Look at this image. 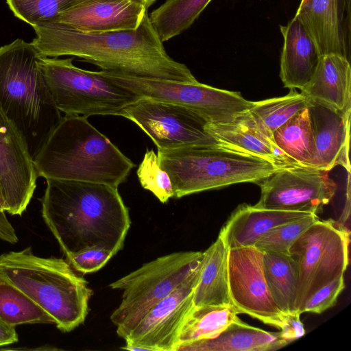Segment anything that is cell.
<instances>
[{
  "instance_id": "cell-7",
  "label": "cell",
  "mask_w": 351,
  "mask_h": 351,
  "mask_svg": "<svg viewBox=\"0 0 351 351\" xmlns=\"http://www.w3.org/2000/svg\"><path fill=\"white\" fill-rule=\"evenodd\" d=\"M73 58L40 57V67L54 104L65 115H122L141 97L104 76L82 69Z\"/></svg>"
},
{
  "instance_id": "cell-10",
  "label": "cell",
  "mask_w": 351,
  "mask_h": 351,
  "mask_svg": "<svg viewBox=\"0 0 351 351\" xmlns=\"http://www.w3.org/2000/svg\"><path fill=\"white\" fill-rule=\"evenodd\" d=\"M349 229L332 219L317 220L293 243L289 254L299 267L296 311L319 289L344 274L349 263Z\"/></svg>"
},
{
  "instance_id": "cell-4",
  "label": "cell",
  "mask_w": 351,
  "mask_h": 351,
  "mask_svg": "<svg viewBox=\"0 0 351 351\" xmlns=\"http://www.w3.org/2000/svg\"><path fill=\"white\" fill-rule=\"evenodd\" d=\"M0 279L45 310L63 332L86 319L93 291L66 260L36 256L30 247L5 252L0 255Z\"/></svg>"
},
{
  "instance_id": "cell-1",
  "label": "cell",
  "mask_w": 351,
  "mask_h": 351,
  "mask_svg": "<svg viewBox=\"0 0 351 351\" xmlns=\"http://www.w3.org/2000/svg\"><path fill=\"white\" fill-rule=\"evenodd\" d=\"M32 27L36 37L32 43L41 57L71 56L103 71L186 82L197 81L186 64L169 56L148 12L134 29L86 33L56 21Z\"/></svg>"
},
{
  "instance_id": "cell-21",
  "label": "cell",
  "mask_w": 351,
  "mask_h": 351,
  "mask_svg": "<svg viewBox=\"0 0 351 351\" xmlns=\"http://www.w3.org/2000/svg\"><path fill=\"white\" fill-rule=\"evenodd\" d=\"M310 214L313 213L261 208L244 204L232 213L219 236L228 250L252 247L272 228Z\"/></svg>"
},
{
  "instance_id": "cell-16",
  "label": "cell",
  "mask_w": 351,
  "mask_h": 351,
  "mask_svg": "<svg viewBox=\"0 0 351 351\" xmlns=\"http://www.w3.org/2000/svg\"><path fill=\"white\" fill-rule=\"evenodd\" d=\"M321 56L335 53L350 60L351 0H301L295 15Z\"/></svg>"
},
{
  "instance_id": "cell-30",
  "label": "cell",
  "mask_w": 351,
  "mask_h": 351,
  "mask_svg": "<svg viewBox=\"0 0 351 351\" xmlns=\"http://www.w3.org/2000/svg\"><path fill=\"white\" fill-rule=\"evenodd\" d=\"M0 318L14 327L22 324H55L51 316L27 295L1 279Z\"/></svg>"
},
{
  "instance_id": "cell-29",
  "label": "cell",
  "mask_w": 351,
  "mask_h": 351,
  "mask_svg": "<svg viewBox=\"0 0 351 351\" xmlns=\"http://www.w3.org/2000/svg\"><path fill=\"white\" fill-rule=\"evenodd\" d=\"M210 1L165 0L149 18L164 43L191 27Z\"/></svg>"
},
{
  "instance_id": "cell-2",
  "label": "cell",
  "mask_w": 351,
  "mask_h": 351,
  "mask_svg": "<svg viewBox=\"0 0 351 351\" xmlns=\"http://www.w3.org/2000/svg\"><path fill=\"white\" fill-rule=\"evenodd\" d=\"M45 180L42 217L66 258L88 248L105 249L114 255L123 249L131 221L118 187Z\"/></svg>"
},
{
  "instance_id": "cell-31",
  "label": "cell",
  "mask_w": 351,
  "mask_h": 351,
  "mask_svg": "<svg viewBox=\"0 0 351 351\" xmlns=\"http://www.w3.org/2000/svg\"><path fill=\"white\" fill-rule=\"evenodd\" d=\"M319 219L316 214H310L282 223L265 233L254 247L262 252L289 254V249L296 239Z\"/></svg>"
},
{
  "instance_id": "cell-3",
  "label": "cell",
  "mask_w": 351,
  "mask_h": 351,
  "mask_svg": "<svg viewBox=\"0 0 351 351\" xmlns=\"http://www.w3.org/2000/svg\"><path fill=\"white\" fill-rule=\"evenodd\" d=\"M33 159L38 177L117 187L136 166L80 115L62 117Z\"/></svg>"
},
{
  "instance_id": "cell-36",
  "label": "cell",
  "mask_w": 351,
  "mask_h": 351,
  "mask_svg": "<svg viewBox=\"0 0 351 351\" xmlns=\"http://www.w3.org/2000/svg\"><path fill=\"white\" fill-rule=\"evenodd\" d=\"M298 312L283 313V322L280 328V335L283 339L291 342L304 336L305 330Z\"/></svg>"
},
{
  "instance_id": "cell-14",
  "label": "cell",
  "mask_w": 351,
  "mask_h": 351,
  "mask_svg": "<svg viewBox=\"0 0 351 351\" xmlns=\"http://www.w3.org/2000/svg\"><path fill=\"white\" fill-rule=\"evenodd\" d=\"M200 263L173 293L156 304L131 330L121 348L130 351H176L179 333L193 307Z\"/></svg>"
},
{
  "instance_id": "cell-5",
  "label": "cell",
  "mask_w": 351,
  "mask_h": 351,
  "mask_svg": "<svg viewBox=\"0 0 351 351\" xmlns=\"http://www.w3.org/2000/svg\"><path fill=\"white\" fill-rule=\"evenodd\" d=\"M40 57L32 43L22 39L0 47V108L33 158L62 117L43 78Z\"/></svg>"
},
{
  "instance_id": "cell-11",
  "label": "cell",
  "mask_w": 351,
  "mask_h": 351,
  "mask_svg": "<svg viewBox=\"0 0 351 351\" xmlns=\"http://www.w3.org/2000/svg\"><path fill=\"white\" fill-rule=\"evenodd\" d=\"M121 117L136 123L158 150L220 145L206 130L208 123L193 110L180 105L142 97L127 106Z\"/></svg>"
},
{
  "instance_id": "cell-24",
  "label": "cell",
  "mask_w": 351,
  "mask_h": 351,
  "mask_svg": "<svg viewBox=\"0 0 351 351\" xmlns=\"http://www.w3.org/2000/svg\"><path fill=\"white\" fill-rule=\"evenodd\" d=\"M228 248L220 236L202 252L197 282L193 291V305L231 304L228 280Z\"/></svg>"
},
{
  "instance_id": "cell-32",
  "label": "cell",
  "mask_w": 351,
  "mask_h": 351,
  "mask_svg": "<svg viewBox=\"0 0 351 351\" xmlns=\"http://www.w3.org/2000/svg\"><path fill=\"white\" fill-rule=\"evenodd\" d=\"M83 0H6L14 14L32 26L53 20Z\"/></svg>"
},
{
  "instance_id": "cell-13",
  "label": "cell",
  "mask_w": 351,
  "mask_h": 351,
  "mask_svg": "<svg viewBox=\"0 0 351 351\" xmlns=\"http://www.w3.org/2000/svg\"><path fill=\"white\" fill-rule=\"evenodd\" d=\"M263 252L254 246L230 249L228 280L231 304L239 311L280 329L283 313L267 288L263 267Z\"/></svg>"
},
{
  "instance_id": "cell-20",
  "label": "cell",
  "mask_w": 351,
  "mask_h": 351,
  "mask_svg": "<svg viewBox=\"0 0 351 351\" xmlns=\"http://www.w3.org/2000/svg\"><path fill=\"white\" fill-rule=\"evenodd\" d=\"M206 130L221 146L266 159L280 168L300 166L245 116L226 123H207Z\"/></svg>"
},
{
  "instance_id": "cell-26",
  "label": "cell",
  "mask_w": 351,
  "mask_h": 351,
  "mask_svg": "<svg viewBox=\"0 0 351 351\" xmlns=\"http://www.w3.org/2000/svg\"><path fill=\"white\" fill-rule=\"evenodd\" d=\"M238 314L232 304L193 306L182 325L176 351L184 344L217 337L231 323L240 320Z\"/></svg>"
},
{
  "instance_id": "cell-28",
  "label": "cell",
  "mask_w": 351,
  "mask_h": 351,
  "mask_svg": "<svg viewBox=\"0 0 351 351\" xmlns=\"http://www.w3.org/2000/svg\"><path fill=\"white\" fill-rule=\"evenodd\" d=\"M308 104V99L295 89L282 97L254 101L245 116L264 134L273 140V132Z\"/></svg>"
},
{
  "instance_id": "cell-27",
  "label": "cell",
  "mask_w": 351,
  "mask_h": 351,
  "mask_svg": "<svg viewBox=\"0 0 351 351\" xmlns=\"http://www.w3.org/2000/svg\"><path fill=\"white\" fill-rule=\"evenodd\" d=\"M272 138L276 145L300 166L314 168L315 145L307 108L277 128Z\"/></svg>"
},
{
  "instance_id": "cell-19",
  "label": "cell",
  "mask_w": 351,
  "mask_h": 351,
  "mask_svg": "<svg viewBox=\"0 0 351 351\" xmlns=\"http://www.w3.org/2000/svg\"><path fill=\"white\" fill-rule=\"evenodd\" d=\"M283 37L280 77L284 86L302 90L309 82L321 55L313 39L295 17L280 25Z\"/></svg>"
},
{
  "instance_id": "cell-17",
  "label": "cell",
  "mask_w": 351,
  "mask_h": 351,
  "mask_svg": "<svg viewBox=\"0 0 351 351\" xmlns=\"http://www.w3.org/2000/svg\"><path fill=\"white\" fill-rule=\"evenodd\" d=\"M147 12L136 0H83L52 21L80 32L100 33L136 29Z\"/></svg>"
},
{
  "instance_id": "cell-37",
  "label": "cell",
  "mask_w": 351,
  "mask_h": 351,
  "mask_svg": "<svg viewBox=\"0 0 351 351\" xmlns=\"http://www.w3.org/2000/svg\"><path fill=\"white\" fill-rule=\"evenodd\" d=\"M0 239L12 244L17 243L19 240L14 228L5 215V212L1 210Z\"/></svg>"
},
{
  "instance_id": "cell-40",
  "label": "cell",
  "mask_w": 351,
  "mask_h": 351,
  "mask_svg": "<svg viewBox=\"0 0 351 351\" xmlns=\"http://www.w3.org/2000/svg\"><path fill=\"white\" fill-rule=\"evenodd\" d=\"M0 210L5 212V202H4V200L2 197L1 188H0Z\"/></svg>"
},
{
  "instance_id": "cell-15",
  "label": "cell",
  "mask_w": 351,
  "mask_h": 351,
  "mask_svg": "<svg viewBox=\"0 0 351 351\" xmlns=\"http://www.w3.org/2000/svg\"><path fill=\"white\" fill-rule=\"evenodd\" d=\"M38 177L25 139L0 108V188L5 212L22 215L33 197Z\"/></svg>"
},
{
  "instance_id": "cell-39",
  "label": "cell",
  "mask_w": 351,
  "mask_h": 351,
  "mask_svg": "<svg viewBox=\"0 0 351 351\" xmlns=\"http://www.w3.org/2000/svg\"><path fill=\"white\" fill-rule=\"evenodd\" d=\"M143 3L147 8L152 5L157 0H136Z\"/></svg>"
},
{
  "instance_id": "cell-38",
  "label": "cell",
  "mask_w": 351,
  "mask_h": 351,
  "mask_svg": "<svg viewBox=\"0 0 351 351\" xmlns=\"http://www.w3.org/2000/svg\"><path fill=\"white\" fill-rule=\"evenodd\" d=\"M15 328L0 318V347L18 341L19 337Z\"/></svg>"
},
{
  "instance_id": "cell-33",
  "label": "cell",
  "mask_w": 351,
  "mask_h": 351,
  "mask_svg": "<svg viewBox=\"0 0 351 351\" xmlns=\"http://www.w3.org/2000/svg\"><path fill=\"white\" fill-rule=\"evenodd\" d=\"M136 173L143 188L151 191L162 203L173 197L170 178L159 166L157 154L153 149H147Z\"/></svg>"
},
{
  "instance_id": "cell-23",
  "label": "cell",
  "mask_w": 351,
  "mask_h": 351,
  "mask_svg": "<svg viewBox=\"0 0 351 351\" xmlns=\"http://www.w3.org/2000/svg\"><path fill=\"white\" fill-rule=\"evenodd\" d=\"M288 344L280 332L265 331L240 319L217 337L184 344L177 351H271Z\"/></svg>"
},
{
  "instance_id": "cell-12",
  "label": "cell",
  "mask_w": 351,
  "mask_h": 351,
  "mask_svg": "<svg viewBox=\"0 0 351 351\" xmlns=\"http://www.w3.org/2000/svg\"><path fill=\"white\" fill-rule=\"evenodd\" d=\"M328 171L302 166L282 168L256 182L261 208L317 214L335 195Z\"/></svg>"
},
{
  "instance_id": "cell-22",
  "label": "cell",
  "mask_w": 351,
  "mask_h": 351,
  "mask_svg": "<svg viewBox=\"0 0 351 351\" xmlns=\"http://www.w3.org/2000/svg\"><path fill=\"white\" fill-rule=\"evenodd\" d=\"M300 93L308 100L343 112H351L350 61L335 53L322 56L313 77Z\"/></svg>"
},
{
  "instance_id": "cell-18",
  "label": "cell",
  "mask_w": 351,
  "mask_h": 351,
  "mask_svg": "<svg viewBox=\"0 0 351 351\" xmlns=\"http://www.w3.org/2000/svg\"><path fill=\"white\" fill-rule=\"evenodd\" d=\"M307 108L315 145L313 167L329 171L341 165L350 172L351 112H343L313 100H308Z\"/></svg>"
},
{
  "instance_id": "cell-9",
  "label": "cell",
  "mask_w": 351,
  "mask_h": 351,
  "mask_svg": "<svg viewBox=\"0 0 351 351\" xmlns=\"http://www.w3.org/2000/svg\"><path fill=\"white\" fill-rule=\"evenodd\" d=\"M114 82L136 94L186 107L208 123H226L235 121L248 111L254 101L239 92L214 88L195 82L138 77L118 71H100Z\"/></svg>"
},
{
  "instance_id": "cell-8",
  "label": "cell",
  "mask_w": 351,
  "mask_h": 351,
  "mask_svg": "<svg viewBox=\"0 0 351 351\" xmlns=\"http://www.w3.org/2000/svg\"><path fill=\"white\" fill-rule=\"evenodd\" d=\"M201 252L171 253L143 265L110 284L123 291L118 307L110 315L117 334L125 339L143 317L178 289L199 265Z\"/></svg>"
},
{
  "instance_id": "cell-34",
  "label": "cell",
  "mask_w": 351,
  "mask_h": 351,
  "mask_svg": "<svg viewBox=\"0 0 351 351\" xmlns=\"http://www.w3.org/2000/svg\"><path fill=\"white\" fill-rule=\"evenodd\" d=\"M344 288V277L342 275L315 291L304 303L300 313L308 312L319 314L332 307Z\"/></svg>"
},
{
  "instance_id": "cell-25",
  "label": "cell",
  "mask_w": 351,
  "mask_h": 351,
  "mask_svg": "<svg viewBox=\"0 0 351 351\" xmlns=\"http://www.w3.org/2000/svg\"><path fill=\"white\" fill-rule=\"evenodd\" d=\"M263 267L269 293L279 310L282 313L297 312L299 267L295 258L290 254L263 252Z\"/></svg>"
},
{
  "instance_id": "cell-6",
  "label": "cell",
  "mask_w": 351,
  "mask_h": 351,
  "mask_svg": "<svg viewBox=\"0 0 351 351\" xmlns=\"http://www.w3.org/2000/svg\"><path fill=\"white\" fill-rule=\"evenodd\" d=\"M158 162L171 180L173 197L242 182H258L282 169L269 160L221 145L158 150Z\"/></svg>"
},
{
  "instance_id": "cell-35",
  "label": "cell",
  "mask_w": 351,
  "mask_h": 351,
  "mask_svg": "<svg viewBox=\"0 0 351 351\" xmlns=\"http://www.w3.org/2000/svg\"><path fill=\"white\" fill-rule=\"evenodd\" d=\"M114 256L107 250L93 247L74 254L66 260L75 270L88 274L99 270Z\"/></svg>"
}]
</instances>
